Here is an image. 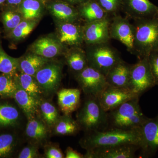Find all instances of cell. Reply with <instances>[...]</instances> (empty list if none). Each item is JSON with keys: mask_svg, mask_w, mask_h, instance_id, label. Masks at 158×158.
Segmentation results:
<instances>
[{"mask_svg": "<svg viewBox=\"0 0 158 158\" xmlns=\"http://www.w3.org/2000/svg\"><path fill=\"white\" fill-rule=\"evenodd\" d=\"M156 86L148 57L138 59L131 66L128 88L140 97Z\"/></svg>", "mask_w": 158, "mask_h": 158, "instance_id": "6", "label": "cell"}, {"mask_svg": "<svg viewBox=\"0 0 158 158\" xmlns=\"http://www.w3.org/2000/svg\"><path fill=\"white\" fill-rule=\"evenodd\" d=\"M6 1H7V0H0V5L4 4L5 2H6Z\"/></svg>", "mask_w": 158, "mask_h": 158, "instance_id": "42", "label": "cell"}, {"mask_svg": "<svg viewBox=\"0 0 158 158\" xmlns=\"http://www.w3.org/2000/svg\"><path fill=\"white\" fill-rule=\"evenodd\" d=\"M137 97H139L128 88L108 86L99 95L98 98L102 108L106 112H109L123 103Z\"/></svg>", "mask_w": 158, "mask_h": 158, "instance_id": "12", "label": "cell"}, {"mask_svg": "<svg viewBox=\"0 0 158 158\" xmlns=\"http://www.w3.org/2000/svg\"><path fill=\"white\" fill-rule=\"evenodd\" d=\"M39 157V152L36 146L29 145L24 148L18 156L19 158H35Z\"/></svg>", "mask_w": 158, "mask_h": 158, "instance_id": "37", "label": "cell"}, {"mask_svg": "<svg viewBox=\"0 0 158 158\" xmlns=\"http://www.w3.org/2000/svg\"><path fill=\"white\" fill-rule=\"evenodd\" d=\"M62 76V65L48 62L37 72L34 77L44 94L48 95L58 89Z\"/></svg>", "mask_w": 158, "mask_h": 158, "instance_id": "11", "label": "cell"}, {"mask_svg": "<svg viewBox=\"0 0 158 158\" xmlns=\"http://www.w3.org/2000/svg\"><path fill=\"white\" fill-rule=\"evenodd\" d=\"M110 17L118 14L122 10L123 0H96Z\"/></svg>", "mask_w": 158, "mask_h": 158, "instance_id": "34", "label": "cell"}, {"mask_svg": "<svg viewBox=\"0 0 158 158\" xmlns=\"http://www.w3.org/2000/svg\"><path fill=\"white\" fill-rule=\"evenodd\" d=\"M15 138L11 134L0 135V157L9 155L15 145Z\"/></svg>", "mask_w": 158, "mask_h": 158, "instance_id": "35", "label": "cell"}, {"mask_svg": "<svg viewBox=\"0 0 158 158\" xmlns=\"http://www.w3.org/2000/svg\"><path fill=\"white\" fill-rule=\"evenodd\" d=\"M23 1V0H7L6 2L8 6L13 7L17 6L18 7Z\"/></svg>", "mask_w": 158, "mask_h": 158, "instance_id": "41", "label": "cell"}, {"mask_svg": "<svg viewBox=\"0 0 158 158\" xmlns=\"http://www.w3.org/2000/svg\"><path fill=\"white\" fill-rule=\"evenodd\" d=\"M77 8L80 19H84L86 23L99 20L109 16L96 0H88L77 6Z\"/></svg>", "mask_w": 158, "mask_h": 158, "instance_id": "21", "label": "cell"}, {"mask_svg": "<svg viewBox=\"0 0 158 158\" xmlns=\"http://www.w3.org/2000/svg\"><path fill=\"white\" fill-rule=\"evenodd\" d=\"M39 108L44 123L49 127H53L59 118L56 108L49 102L41 101Z\"/></svg>", "mask_w": 158, "mask_h": 158, "instance_id": "30", "label": "cell"}, {"mask_svg": "<svg viewBox=\"0 0 158 158\" xmlns=\"http://www.w3.org/2000/svg\"><path fill=\"white\" fill-rule=\"evenodd\" d=\"M28 120L26 129L27 136L35 142L45 140L48 135V130L44 122L35 117Z\"/></svg>", "mask_w": 158, "mask_h": 158, "instance_id": "26", "label": "cell"}, {"mask_svg": "<svg viewBox=\"0 0 158 158\" xmlns=\"http://www.w3.org/2000/svg\"><path fill=\"white\" fill-rule=\"evenodd\" d=\"M44 154L46 158H62L64 155L62 151L58 146L56 145H48L45 148Z\"/></svg>", "mask_w": 158, "mask_h": 158, "instance_id": "38", "label": "cell"}, {"mask_svg": "<svg viewBox=\"0 0 158 158\" xmlns=\"http://www.w3.org/2000/svg\"><path fill=\"white\" fill-rule=\"evenodd\" d=\"M47 7L52 15L60 22L76 23L80 19L77 7L61 0L48 3Z\"/></svg>", "mask_w": 158, "mask_h": 158, "instance_id": "18", "label": "cell"}, {"mask_svg": "<svg viewBox=\"0 0 158 158\" xmlns=\"http://www.w3.org/2000/svg\"><path fill=\"white\" fill-rule=\"evenodd\" d=\"M76 79L87 96L98 97L108 86L106 76L89 66L76 74Z\"/></svg>", "mask_w": 158, "mask_h": 158, "instance_id": "7", "label": "cell"}, {"mask_svg": "<svg viewBox=\"0 0 158 158\" xmlns=\"http://www.w3.org/2000/svg\"><path fill=\"white\" fill-rule=\"evenodd\" d=\"M19 58L10 56L0 46V73L14 77L19 69Z\"/></svg>", "mask_w": 158, "mask_h": 158, "instance_id": "28", "label": "cell"}, {"mask_svg": "<svg viewBox=\"0 0 158 158\" xmlns=\"http://www.w3.org/2000/svg\"><path fill=\"white\" fill-rule=\"evenodd\" d=\"M88 97L77 115L80 127L88 132L106 130L109 125L108 112L102 108L98 97Z\"/></svg>", "mask_w": 158, "mask_h": 158, "instance_id": "4", "label": "cell"}, {"mask_svg": "<svg viewBox=\"0 0 158 158\" xmlns=\"http://www.w3.org/2000/svg\"><path fill=\"white\" fill-rule=\"evenodd\" d=\"M15 82L31 96L40 102L44 94L35 77L23 73L15 74L14 76Z\"/></svg>", "mask_w": 158, "mask_h": 158, "instance_id": "24", "label": "cell"}, {"mask_svg": "<svg viewBox=\"0 0 158 158\" xmlns=\"http://www.w3.org/2000/svg\"></svg>", "mask_w": 158, "mask_h": 158, "instance_id": "43", "label": "cell"}, {"mask_svg": "<svg viewBox=\"0 0 158 158\" xmlns=\"http://www.w3.org/2000/svg\"><path fill=\"white\" fill-rule=\"evenodd\" d=\"M16 84L17 89L13 98L23 111L28 119L34 118L38 111L40 101H38L31 96L21 88L17 83H16Z\"/></svg>", "mask_w": 158, "mask_h": 158, "instance_id": "20", "label": "cell"}, {"mask_svg": "<svg viewBox=\"0 0 158 158\" xmlns=\"http://www.w3.org/2000/svg\"><path fill=\"white\" fill-rule=\"evenodd\" d=\"M37 20H23L10 33L12 39L16 40L24 39L34 30L37 24Z\"/></svg>", "mask_w": 158, "mask_h": 158, "instance_id": "31", "label": "cell"}, {"mask_svg": "<svg viewBox=\"0 0 158 158\" xmlns=\"http://www.w3.org/2000/svg\"><path fill=\"white\" fill-rule=\"evenodd\" d=\"M65 158H84V156L74 150L72 148L69 147L67 148L66 150V155Z\"/></svg>", "mask_w": 158, "mask_h": 158, "instance_id": "39", "label": "cell"}, {"mask_svg": "<svg viewBox=\"0 0 158 158\" xmlns=\"http://www.w3.org/2000/svg\"><path fill=\"white\" fill-rule=\"evenodd\" d=\"M45 6L44 0H23L19 6V12L24 19L37 20L42 15Z\"/></svg>", "mask_w": 158, "mask_h": 158, "instance_id": "25", "label": "cell"}, {"mask_svg": "<svg viewBox=\"0 0 158 158\" xmlns=\"http://www.w3.org/2000/svg\"><path fill=\"white\" fill-rule=\"evenodd\" d=\"M58 104L65 115H70L77 110L81 102V91L77 88H62L58 91Z\"/></svg>", "mask_w": 158, "mask_h": 158, "instance_id": "17", "label": "cell"}, {"mask_svg": "<svg viewBox=\"0 0 158 158\" xmlns=\"http://www.w3.org/2000/svg\"><path fill=\"white\" fill-rule=\"evenodd\" d=\"M22 19V15L19 12L11 10L4 11L2 20L5 30L10 33L23 20Z\"/></svg>", "mask_w": 158, "mask_h": 158, "instance_id": "33", "label": "cell"}, {"mask_svg": "<svg viewBox=\"0 0 158 158\" xmlns=\"http://www.w3.org/2000/svg\"><path fill=\"white\" fill-rule=\"evenodd\" d=\"M58 40L64 45L80 47L84 42L83 26L76 23L60 22L58 27Z\"/></svg>", "mask_w": 158, "mask_h": 158, "instance_id": "15", "label": "cell"}, {"mask_svg": "<svg viewBox=\"0 0 158 158\" xmlns=\"http://www.w3.org/2000/svg\"><path fill=\"white\" fill-rule=\"evenodd\" d=\"M152 73L156 86H158V50L152 52L148 56Z\"/></svg>", "mask_w": 158, "mask_h": 158, "instance_id": "36", "label": "cell"}, {"mask_svg": "<svg viewBox=\"0 0 158 158\" xmlns=\"http://www.w3.org/2000/svg\"><path fill=\"white\" fill-rule=\"evenodd\" d=\"M134 21V55L138 59L148 57L158 50V15Z\"/></svg>", "mask_w": 158, "mask_h": 158, "instance_id": "2", "label": "cell"}, {"mask_svg": "<svg viewBox=\"0 0 158 158\" xmlns=\"http://www.w3.org/2000/svg\"><path fill=\"white\" fill-rule=\"evenodd\" d=\"M111 39L118 40L125 46L131 53H135V27L128 18L119 14L112 17L110 26Z\"/></svg>", "mask_w": 158, "mask_h": 158, "instance_id": "8", "label": "cell"}, {"mask_svg": "<svg viewBox=\"0 0 158 158\" xmlns=\"http://www.w3.org/2000/svg\"><path fill=\"white\" fill-rule=\"evenodd\" d=\"M61 1L65 2L70 4L72 6L77 7V6L81 5L83 3L87 2L88 0H61Z\"/></svg>", "mask_w": 158, "mask_h": 158, "instance_id": "40", "label": "cell"}, {"mask_svg": "<svg viewBox=\"0 0 158 158\" xmlns=\"http://www.w3.org/2000/svg\"><path fill=\"white\" fill-rule=\"evenodd\" d=\"M141 144L140 156L150 158L158 150V115L148 118L140 127Z\"/></svg>", "mask_w": 158, "mask_h": 158, "instance_id": "9", "label": "cell"}, {"mask_svg": "<svg viewBox=\"0 0 158 158\" xmlns=\"http://www.w3.org/2000/svg\"><path fill=\"white\" fill-rule=\"evenodd\" d=\"M54 132L60 135H71L79 131L80 127L77 121L70 115H65L59 117L54 126Z\"/></svg>", "mask_w": 158, "mask_h": 158, "instance_id": "27", "label": "cell"}, {"mask_svg": "<svg viewBox=\"0 0 158 158\" xmlns=\"http://www.w3.org/2000/svg\"><path fill=\"white\" fill-rule=\"evenodd\" d=\"M135 144H123L110 147L98 148L87 150L84 158H133L140 149Z\"/></svg>", "mask_w": 158, "mask_h": 158, "instance_id": "14", "label": "cell"}, {"mask_svg": "<svg viewBox=\"0 0 158 158\" xmlns=\"http://www.w3.org/2000/svg\"><path fill=\"white\" fill-rule=\"evenodd\" d=\"M48 62L49 59L32 53L19 58L18 70L35 77L37 72Z\"/></svg>", "mask_w": 158, "mask_h": 158, "instance_id": "22", "label": "cell"}, {"mask_svg": "<svg viewBox=\"0 0 158 158\" xmlns=\"http://www.w3.org/2000/svg\"><path fill=\"white\" fill-rule=\"evenodd\" d=\"M65 59L69 69L76 74L88 66L86 52L80 47H71L65 53Z\"/></svg>", "mask_w": 158, "mask_h": 158, "instance_id": "23", "label": "cell"}, {"mask_svg": "<svg viewBox=\"0 0 158 158\" xmlns=\"http://www.w3.org/2000/svg\"><path fill=\"white\" fill-rule=\"evenodd\" d=\"M121 11L134 21L158 15V7L149 0H123Z\"/></svg>", "mask_w": 158, "mask_h": 158, "instance_id": "13", "label": "cell"}, {"mask_svg": "<svg viewBox=\"0 0 158 158\" xmlns=\"http://www.w3.org/2000/svg\"><path fill=\"white\" fill-rule=\"evenodd\" d=\"M140 128L135 130L113 128L94 131L80 141L81 146L88 150L98 148L110 147L123 144H141Z\"/></svg>", "mask_w": 158, "mask_h": 158, "instance_id": "1", "label": "cell"}, {"mask_svg": "<svg viewBox=\"0 0 158 158\" xmlns=\"http://www.w3.org/2000/svg\"><path fill=\"white\" fill-rule=\"evenodd\" d=\"M112 17L85 23L83 26L84 42L88 46L110 42V26Z\"/></svg>", "mask_w": 158, "mask_h": 158, "instance_id": "10", "label": "cell"}, {"mask_svg": "<svg viewBox=\"0 0 158 158\" xmlns=\"http://www.w3.org/2000/svg\"><path fill=\"white\" fill-rule=\"evenodd\" d=\"M17 89L14 77L2 73L0 75V96L13 97Z\"/></svg>", "mask_w": 158, "mask_h": 158, "instance_id": "32", "label": "cell"}, {"mask_svg": "<svg viewBox=\"0 0 158 158\" xmlns=\"http://www.w3.org/2000/svg\"><path fill=\"white\" fill-rule=\"evenodd\" d=\"M131 66L122 59L106 76L108 86L128 88Z\"/></svg>", "mask_w": 158, "mask_h": 158, "instance_id": "19", "label": "cell"}, {"mask_svg": "<svg viewBox=\"0 0 158 158\" xmlns=\"http://www.w3.org/2000/svg\"><path fill=\"white\" fill-rule=\"evenodd\" d=\"M139 97L123 103L108 113L109 125L113 128L135 130L141 127L147 120L139 105Z\"/></svg>", "mask_w": 158, "mask_h": 158, "instance_id": "3", "label": "cell"}, {"mask_svg": "<svg viewBox=\"0 0 158 158\" xmlns=\"http://www.w3.org/2000/svg\"><path fill=\"white\" fill-rule=\"evenodd\" d=\"M86 53L88 66L105 76L122 59L119 52L110 42L88 46Z\"/></svg>", "mask_w": 158, "mask_h": 158, "instance_id": "5", "label": "cell"}, {"mask_svg": "<svg viewBox=\"0 0 158 158\" xmlns=\"http://www.w3.org/2000/svg\"><path fill=\"white\" fill-rule=\"evenodd\" d=\"M18 110L13 106L9 104L0 105V126L13 125L19 118Z\"/></svg>", "mask_w": 158, "mask_h": 158, "instance_id": "29", "label": "cell"}, {"mask_svg": "<svg viewBox=\"0 0 158 158\" xmlns=\"http://www.w3.org/2000/svg\"><path fill=\"white\" fill-rule=\"evenodd\" d=\"M63 46L59 40L51 37H43L31 45V51L33 53L49 59L62 54Z\"/></svg>", "mask_w": 158, "mask_h": 158, "instance_id": "16", "label": "cell"}]
</instances>
